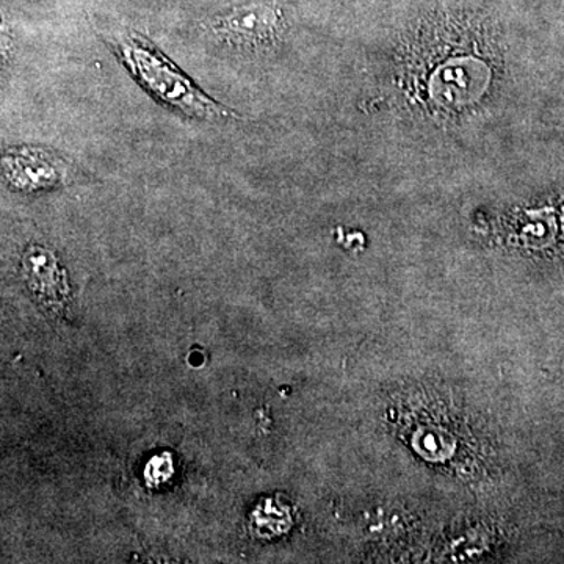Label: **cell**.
<instances>
[{"instance_id":"6da1fadb","label":"cell","mask_w":564,"mask_h":564,"mask_svg":"<svg viewBox=\"0 0 564 564\" xmlns=\"http://www.w3.org/2000/svg\"><path fill=\"white\" fill-rule=\"evenodd\" d=\"M118 52L137 80L154 93L161 101L169 102L193 118L223 120L231 117V111L212 101L209 96L198 90L176 66L166 61L161 52L152 50L139 36L122 39L118 43Z\"/></svg>"},{"instance_id":"7a4b0ae2","label":"cell","mask_w":564,"mask_h":564,"mask_svg":"<svg viewBox=\"0 0 564 564\" xmlns=\"http://www.w3.org/2000/svg\"><path fill=\"white\" fill-rule=\"evenodd\" d=\"M278 13L269 6L237 7L212 22V32L236 47H259L270 43L276 31Z\"/></svg>"},{"instance_id":"3957f363","label":"cell","mask_w":564,"mask_h":564,"mask_svg":"<svg viewBox=\"0 0 564 564\" xmlns=\"http://www.w3.org/2000/svg\"><path fill=\"white\" fill-rule=\"evenodd\" d=\"M3 174L13 187L40 191L65 181L68 165L51 152L29 148L10 151L3 158Z\"/></svg>"},{"instance_id":"277c9868","label":"cell","mask_w":564,"mask_h":564,"mask_svg":"<svg viewBox=\"0 0 564 564\" xmlns=\"http://www.w3.org/2000/svg\"><path fill=\"white\" fill-rule=\"evenodd\" d=\"M22 272L29 288L46 306H62L68 299L69 288L65 270L55 256L41 247H31L22 258Z\"/></svg>"}]
</instances>
